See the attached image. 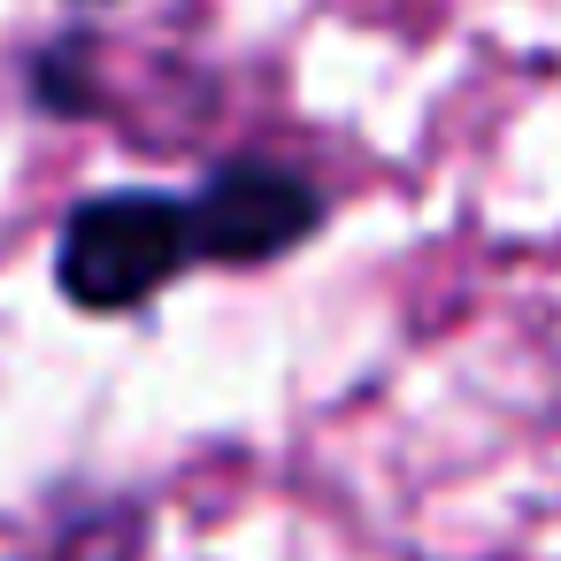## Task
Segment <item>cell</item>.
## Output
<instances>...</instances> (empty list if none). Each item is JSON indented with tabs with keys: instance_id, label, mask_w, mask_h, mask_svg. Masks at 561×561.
Returning <instances> with one entry per match:
<instances>
[{
	"instance_id": "cell-1",
	"label": "cell",
	"mask_w": 561,
	"mask_h": 561,
	"mask_svg": "<svg viewBox=\"0 0 561 561\" xmlns=\"http://www.w3.org/2000/svg\"><path fill=\"white\" fill-rule=\"evenodd\" d=\"M201 262L193 208L170 185H108L85 193L55 231V285L85 316H131L170 293Z\"/></svg>"
},
{
	"instance_id": "cell-2",
	"label": "cell",
	"mask_w": 561,
	"mask_h": 561,
	"mask_svg": "<svg viewBox=\"0 0 561 561\" xmlns=\"http://www.w3.org/2000/svg\"><path fill=\"white\" fill-rule=\"evenodd\" d=\"M193 247L201 262H224V270H254V262H277L293 247H308L323 231V185L293 162H262V154H231L216 162L193 193Z\"/></svg>"
},
{
	"instance_id": "cell-3",
	"label": "cell",
	"mask_w": 561,
	"mask_h": 561,
	"mask_svg": "<svg viewBox=\"0 0 561 561\" xmlns=\"http://www.w3.org/2000/svg\"><path fill=\"white\" fill-rule=\"evenodd\" d=\"M24 93L39 116H85L93 108V62H85V39H47L32 62H24Z\"/></svg>"
},
{
	"instance_id": "cell-4",
	"label": "cell",
	"mask_w": 561,
	"mask_h": 561,
	"mask_svg": "<svg viewBox=\"0 0 561 561\" xmlns=\"http://www.w3.org/2000/svg\"><path fill=\"white\" fill-rule=\"evenodd\" d=\"M78 9H101V0H78Z\"/></svg>"
}]
</instances>
